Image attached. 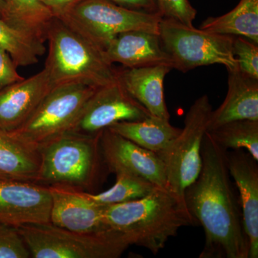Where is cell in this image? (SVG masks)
I'll list each match as a JSON object with an SVG mask.
<instances>
[{
  "instance_id": "cell-32",
  "label": "cell",
  "mask_w": 258,
  "mask_h": 258,
  "mask_svg": "<svg viewBox=\"0 0 258 258\" xmlns=\"http://www.w3.org/2000/svg\"><path fill=\"white\" fill-rule=\"evenodd\" d=\"M5 6L4 0H0V18H4Z\"/></svg>"
},
{
  "instance_id": "cell-5",
  "label": "cell",
  "mask_w": 258,
  "mask_h": 258,
  "mask_svg": "<svg viewBox=\"0 0 258 258\" xmlns=\"http://www.w3.org/2000/svg\"><path fill=\"white\" fill-rule=\"evenodd\" d=\"M17 230L34 258H118L132 245L128 236L109 227L83 233L48 222Z\"/></svg>"
},
{
  "instance_id": "cell-29",
  "label": "cell",
  "mask_w": 258,
  "mask_h": 258,
  "mask_svg": "<svg viewBox=\"0 0 258 258\" xmlns=\"http://www.w3.org/2000/svg\"><path fill=\"white\" fill-rule=\"evenodd\" d=\"M17 69L18 66L11 56L0 47V90L24 79L19 74Z\"/></svg>"
},
{
  "instance_id": "cell-7",
  "label": "cell",
  "mask_w": 258,
  "mask_h": 258,
  "mask_svg": "<svg viewBox=\"0 0 258 258\" xmlns=\"http://www.w3.org/2000/svg\"><path fill=\"white\" fill-rule=\"evenodd\" d=\"M159 35L170 56L173 69L186 73L215 64L225 66L227 71L238 69L234 54V36L204 31L164 18L159 24Z\"/></svg>"
},
{
  "instance_id": "cell-22",
  "label": "cell",
  "mask_w": 258,
  "mask_h": 258,
  "mask_svg": "<svg viewBox=\"0 0 258 258\" xmlns=\"http://www.w3.org/2000/svg\"><path fill=\"white\" fill-rule=\"evenodd\" d=\"M45 42L31 32L0 18V47L9 53L18 67L37 64L46 51Z\"/></svg>"
},
{
  "instance_id": "cell-19",
  "label": "cell",
  "mask_w": 258,
  "mask_h": 258,
  "mask_svg": "<svg viewBox=\"0 0 258 258\" xmlns=\"http://www.w3.org/2000/svg\"><path fill=\"white\" fill-rule=\"evenodd\" d=\"M41 161L40 144L0 128V172L10 179L37 183Z\"/></svg>"
},
{
  "instance_id": "cell-15",
  "label": "cell",
  "mask_w": 258,
  "mask_h": 258,
  "mask_svg": "<svg viewBox=\"0 0 258 258\" xmlns=\"http://www.w3.org/2000/svg\"><path fill=\"white\" fill-rule=\"evenodd\" d=\"M227 166L239 191L244 232L249 242L248 258L258 257V167L248 152L227 153Z\"/></svg>"
},
{
  "instance_id": "cell-18",
  "label": "cell",
  "mask_w": 258,
  "mask_h": 258,
  "mask_svg": "<svg viewBox=\"0 0 258 258\" xmlns=\"http://www.w3.org/2000/svg\"><path fill=\"white\" fill-rule=\"evenodd\" d=\"M227 72V96L220 107L212 111L208 131L234 120H258V80L238 69Z\"/></svg>"
},
{
  "instance_id": "cell-11",
  "label": "cell",
  "mask_w": 258,
  "mask_h": 258,
  "mask_svg": "<svg viewBox=\"0 0 258 258\" xmlns=\"http://www.w3.org/2000/svg\"><path fill=\"white\" fill-rule=\"evenodd\" d=\"M52 198L46 185L0 179V223L18 228L50 222Z\"/></svg>"
},
{
  "instance_id": "cell-26",
  "label": "cell",
  "mask_w": 258,
  "mask_h": 258,
  "mask_svg": "<svg viewBox=\"0 0 258 258\" xmlns=\"http://www.w3.org/2000/svg\"><path fill=\"white\" fill-rule=\"evenodd\" d=\"M234 54L242 74L258 80V44L243 37H235Z\"/></svg>"
},
{
  "instance_id": "cell-12",
  "label": "cell",
  "mask_w": 258,
  "mask_h": 258,
  "mask_svg": "<svg viewBox=\"0 0 258 258\" xmlns=\"http://www.w3.org/2000/svg\"><path fill=\"white\" fill-rule=\"evenodd\" d=\"M102 158L112 172L125 171L168 189L165 165L157 153L106 128L101 136Z\"/></svg>"
},
{
  "instance_id": "cell-25",
  "label": "cell",
  "mask_w": 258,
  "mask_h": 258,
  "mask_svg": "<svg viewBox=\"0 0 258 258\" xmlns=\"http://www.w3.org/2000/svg\"><path fill=\"white\" fill-rule=\"evenodd\" d=\"M115 174L116 181L113 186L103 192H87L88 198L101 206H108L143 198L159 187L151 181L128 171H118Z\"/></svg>"
},
{
  "instance_id": "cell-20",
  "label": "cell",
  "mask_w": 258,
  "mask_h": 258,
  "mask_svg": "<svg viewBox=\"0 0 258 258\" xmlns=\"http://www.w3.org/2000/svg\"><path fill=\"white\" fill-rule=\"evenodd\" d=\"M108 128L157 154L164 150L181 131L171 125L169 119L152 115L142 120L118 122Z\"/></svg>"
},
{
  "instance_id": "cell-28",
  "label": "cell",
  "mask_w": 258,
  "mask_h": 258,
  "mask_svg": "<svg viewBox=\"0 0 258 258\" xmlns=\"http://www.w3.org/2000/svg\"><path fill=\"white\" fill-rule=\"evenodd\" d=\"M31 257L17 228L0 223V258Z\"/></svg>"
},
{
  "instance_id": "cell-17",
  "label": "cell",
  "mask_w": 258,
  "mask_h": 258,
  "mask_svg": "<svg viewBox=\"0 0 258 258\" xmlns=\"http://www.w3.org/2000/svg\"><path fill=\"white\" fill-rule=\"evenodd\" d=\"M169 66L116 69L117 79L136 101L151 115L170 120L164 97V82Z\"/></svg>"
},
{
  "instance_id": "cell-31",
  "label": "cell",
  "mask_w": 258,
  "mask_h": 258,
  "mask_svg": "<svg viewBox=\"0 0 258 258\" xmlns=\"http://www.w3.org/2000/svg\"><path fill=\"white\" fill-rule=\"evenodd\" d=\"M55 18H58L81 0H40Z\"/></svg>"
},
{
  "instance_id": "cell-21",
  "label": "cell",
  "mask_w": 258,
  "mask_h": 258,
  "mask_svg": "<svg viewBox=\"0 0 258 258\" xmlns=\"http://www.w3.org/2000/svg\"><path fill=\"white\" fill-rule=\"evenodd\" d=\"M200 29L212 33L245 37L258 44V0H240L229 13L207 18Z\"/></svg>"
},
{
  "instance_id": "cell-24",
  "label": "cell",
  "mask_w": 258,
  "mask_h": 258,
  "mask_svg": "<svg viewBox=\"0 0 258 258\" xmlns=\"http://www.w3.org/2000/svg\"><path fill=\"white\" fill-rule=\"evenodd\" d=\"M208 132L225 150L245 149L258 161V120H234Z\"/></svg>"
},
{
  "instance_id": "cell-33",
  "label": "cell",
  "mask_w": 258,
  "mask_h": 258,
  "mask_svg": "<svg viewBox=\"0 0 258 258\" xmlns=\"http://www.w3.org/2000/svg\"><path fill=\"white\" fill-rule=\"evenodd\" d=\"M0 179H10V178L8 177L7 176H5L4 174H3V173L0 172Z\"/></svg>"
},
{
  "instance_id": "cell-8",
  "label": "cell",
  "mask_w": 258,
  "mask_h": 258,
  "mask_svg": "<svg viewBox=\"0 0 258 258\" xmlns=\"http://www.w3.org/2000/svg\"><path fill=\"white\" fill-rule=\"evenodd\" d=\"M212 111L210 98H198L186 113L184 128L158 155L164 162L168 189L184 200L185 190L192 184L202 168L201 149Z\"/></svg>"
},
{
  "instance_id": "cell-13",
  "label": "cell",
  "mask_w": 258,
  "mask_h": 258,
  "mask_svg": "<svg viewBox=\"0 0 258 258\" xmlns=\"http://www.w3.org/2000/svg\"><path fill=\"white\" fill-rule=\"evenodd\" d=\"M48 187L52 198L51 224L83 233L108 228L103 222L105 206L92 201L87 192L67 184H53Z\"/></svg>"
},
{
  "instance_id": "cell-10",
  "label": "cell",
  "mask_w": 258,
  "mask_h": 258,
  "mask_svg": "<svg viewBox=\"0 0 258 258\" xmlns=\"http://www.w3.org/2000/svg\"><path fill=\"white\" fill-rule=\"evenodd\" d=\"M151 115L131 96L118 79L97 88L70 132L97 134L121 121L144 119Z\"/></svg>"
},
{
  "instance_id": "cell-3",
  "label": "cell",
  "mask_w": 258,
  "mask_h": 258,
  "mask_svg": "<svg viewBox=\"0 0 258 258\" xmlns=\"http://www.w3.org/2000/svg\"><path fill=\"white\" fill-rule=\"evenodd\" d=\"M46 41L48 55L45 69L54 87L81 83L98 88L116 81V69L104 50L60 19L51 20Z\"/></svg>"
},
{
  "instance_id": "cell-14",
  "label": "cell",
  "mask_w": 258,
  "mask_h": 258,
  "mask_svg": "<svg viewBox=\"0 0 258 258\" xmlns=\"http://www.w3.org/2000/svg\"><path fill=\"white\" fill-rule=\"evenodd\" d=\"M54 88L47 70L0 90V128L15 132Z\"/></svg>"
},
{
  "instance_id": "cell-4",
  "label": "cell",
  "mask_w": 258,
  "mask_h": 258,
  "mask_svg": "<svg viewBox=\"0 0 258 258\" xmlns=\"http://www.w3.org/2000/svg\"><path fill=\"white\" fill-rule=\"evenodd\" d=\"M101 134L68 132L40 144L42 161L37 183L92 187L101 166Z\"/></svg>"
},
{
  "instance_id": "cell-30",
  "label": "cell",
  "mask_w": 258,
  "mask_h": 258,
  "mask_svg": "<svg viewBox=\"0 0 258 258\" xmlns=\"http://www.w3.org/2000/svg\"><path fill=\"white\" fill-rule=\"evenodd\" d=\"M109 1L128 9L149 13H158L157 5L154 0H109Z\"/></svg>"
},
{
  "instance_id": "cell-6",
  "label": "cell",
  "mask_w": 258,
  "mask_h": 258,
  "mask_svg": "<svg viewBox=\"0 0 258 258\" xmlns=\"http://www.w3.org/2000/svg\"><path fill=\"white\" fill-rule=\"evenodd\" d=\"M57 18L103 50L123 32L159 35L162 19L158 13L128 9L109 0H81Z\"/></svg>"
},
{
  "instance_id": "cell-16",
  "label": "cell",
  "mask_w": 258,
  "mask_h": 258,
  "mask_svg": "<svg viewBox=\"0 0 258 258\" xmlns=\"http://www.w3.org/2000/svg\"><path fill=\"white\" fill-rule=\"evenodd\" d=\"M108 60L123 67L166 66L173 69L170 56L164 50L157 34L133 30L117 35L105 48Z\"/></svg>"
},
{
  "instance_id": "cell-9",
  "label": "cell",
  "mask_w": 258,
  "mask_h": 258,
  "mask_svg": "<svg viewBox=\"0 0 258 258\" xmlns=\"http://www.w3.org/2000/svg\"><path fill=\"white\" fill-rule=\"evenodd\" d=\"M96 89L81 83L55 86L14 132L30 142L41 144L70 132Z\"/></svg>"
},
{
  "instance_id": "cell-2",
  "label": "cell",
  "mask_w": 258,
  "mask_h": 258,
  "mask_svg": "<svg viewBox=\"0 0 258 258\" xmlns=\"http://www.w3.org/2000/svg\"><path fill=\"white\" fill-rule=\"evenodd\" d=\"M103 222L128 236L132 245L145 247L154 254L181 227L198 225L184 200L161 187L143 198L105 206Z\"/></svg>"
},
{
  "instance_id": "cell-27",
  "label": "cell",
  "mask_w": 258,
  "mask_h": 258,
  "mask_svg": "<svg viewBox=\"0 0 258 258\" xmlns=\"http://www.w3.org/2000/svg\"><path fill=\"white\" fill-rule=\"evenodd\" d=\"M161 18L176 20L187 26H193L197 10L189 0H154Z\"/></svg>"
},
{
  "instance_id": "cell-1",
  "label": "cell",
  "mask_w": 258,
  "mask_h": 258,
  "mask_svg": "<svg viewBox=\"0 0 258 258\" xmlns=\"http://www.w3.org/2000/svg\"><path fill=\"white\" fill-rule=\"evenodd\" d=\"M227 153L207 132L200 175L184 191L186 208L205 232L200 258H248V240L231 186Z\"/></svg>"
},
{
  "instance_id": "cell-23",
  "label": "cell",
  "mask_w": 258,
  "mask_h": 258,
  "mask_svg": "<svg viewBox=\"0 0 258 258\" xmlns=\"http://www.w3.org/2000/svg\"><path fill=\"white\" fill-rule=\"evenodd\" d=\"M4 1L5 12L3 20L46 41L47 28L55 17L40 0Z\"/></svg>"
}]
</instances>
